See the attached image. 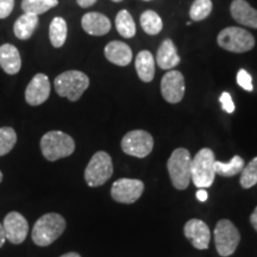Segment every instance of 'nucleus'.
<instances>
[{"label":"nucleus","instance_id":"13","mask_svg":"<svg viewBox=\"0 0 257 257\" xmlns=\"http://www.w3.org/2000/svg\"><path fill=\"white\" fill-rule=\"evenodd\" d=\"M50 95V81L46 74L38 73L25 89V100L29 105L38 106L48 100Z\"/></svg>","mask_w":257,"mask_h":257},{"label":"nucleus","instance_id":"30","mask_svg":"<svg viewBox=\"0 0 257 257\" xmlns=\"http://www.w3.org/2000/svg\"><path fill=\"white\" fill-rule=\"evenodd\" d=\"M237 83L248 92H251L253 89L252 78L245 69H239V72L237 73Z\"/></svg>","mask_w":257,"mask_h":257},{"label":"nucleus","instance_id":"39","mask_svg":"<svg viewBox=\"0 0 257 257\" xmlns=\"http://www.w3.org/2000/svg\"><path fill=\"white\" fill-rule=\"evenodd\" d=\"M112 2H115V3H119V2H121V0H112Z\"/></svg>","mask_w":257,"mask_h":257},{"label":"nucleus","instance_id":"15","mask_svg":"<svg viewBox=\"0 0 257 257\" xmlns=\"http://www.w3.org/2000/svg\"><path fill=\"white\" fill-rule=\"evenodd\" d=\"M234 21L244 27L257 29V10L249 5L245 0H233L230 8Z\"/></svg>","mask_w":257,"mask_h":257},{"label":"nucleus","instance_id":"25","mask_svg":"<svg viewBox=\"0 0 257 257\" xmlns=\"http://www.w3.org/2000/svg\"><path fill=\"white\" fill-rule=\"evenodd\" d=\"M141 27L146 34L154 36V35L160 34L163 28V23L162 19L155 11L148 10L141 16Z\"/></svg>","mask_w":257,"mask_h":257},{"label":"nucleus","instance_id":"21","mask_svg":"<svg viewBox=\"0 0 257 257\" xmlns=\"http://www.w3.org/2000/svg\"><path fill=\"white\" fill-rule=\"evenodd\" d=\"M38 27V16L24 14L16 21L14 32L19 40H29Z\"/></svg>","mask_w":257,"mask_h":257},{"label":"nucleus","instance_id":"24","mask_svg":"<svg viewBox=\"0 0 257 257\" xmlns=\"http://www.w3.org/2000/svg\"><path fill=\"white\" fill-rule=\"evenodd\" d=\"M115 27H117V31L125 38H133L136 35V24L126 10H121L118 12L115 17Z\"/></svg>","mask_w":257,"mask_h":257},{"label":"nucleus","instance_id":"36","mask_svg":"<svg viewBox=\"0 0 257 257\" xmlns=\"http://www.w3.org/2000/svg\"><path fill=\"white\" fill-rule=\"evenodd\" d=\"M5 240H6V237H5L4 227H3V224H0V248H2V246L4 245Z\"/></svg>","mask_w":257,"mask_h":257},{"label":"nucleus","instance_id":"27","mask_svg":"<svg viewBox=\"0 0 257 257\" xmlns=\"http://www.w3.org/2000/svg\"><path fill=\"white\" fill-rule=\"evenodd\" d=\"M212 12L211 0H195L189 10V17L193 22H200L206 19Z\"/></svg>","mask_w":257,"mask_h":257},{"label":"nucleus","instance_id":"1","mask_svg":"<svg viewBox=\"0 0 257 257\" xmlns=\"http://www.w3.org/2000/svg\"><path fill=\"white\" fill-rule=\"evenodd\" d=\"M66 230V220L59 213H47L42 216L32 227L31 237L38 246L53 244Z\"/></svg>","mask_w":257,"mask_h":257},{"label":"nucleus","instance_id":"31","mask_svg":"<svg viewBox=\"0 0 257 257\" xmlns=\"http://www.w3.org/2000/svg\"><path fill=\"white\" fill-rule=\"evenodd\" d=\"M15 8V0H0V19L8 18Z\"/></svg>","mask_w":257,"mask_h":257},{"label":"nucleus","instance_id":"12","mask_svg":"<svg viewBox=\"0 0 257 257\" xmlns=\"http://www.w3.org/2000/svg\"><path fill=\"white\" fill-rule=\"evenodd\" d=\"M3 227H4L6 239H9L12 244L23 243L29 232L28 220L23 214L16 211L6 214Z\"/></svg>","mask_w":257,"mask_h":257},{"label":"nucleus","instance_id":"26","mask_svg":"<svg viewBox=\"0 0 257 257\" xmlns=\"http://www.w3.org/2000/svg\"><path fill=\"white\" fill-rule=\"evenodd\" d=\"M57 5H59L57 0H23L22 9H23L24 14L40 16L46 14L47 11Z\"/></svg>","mask_w":257,"mask_h":257},{"label":"nucleus","instance_id":"20","mask_svg":"<svg viewBox=\"0 0 257 257\" xmlns=\"http://www.w3.org/2000/svg\"><path fill=\"white\" fill-rule=\"evenodd\" d=\"M136 70L140 79L144 82H150L155 76V60L153 54L148 50H142L136 56Z\"/></svg>","mask_w":257,"mask_h":257},{"label":"nucleus","instance_id":"6","mask_svg":"<svg viewBox=\"0 0 257 257\" xmlns=\"http://www.w3.org/2000/svg\"><path fill=\"white\" fill-rule=\"evenodd\" d=\"M218 46L231 53H246L255 47V38L245 29L229 27L219 32Z\"/></svg>","mask_w":257,"mask_h":257},{"label":"nucleus","instance_id":"28","mask_svg":"<svg viewBox=\"0 0 257 257\" xmlns=\"http://www.w3.org/2000/svg\"><path fill=\"white\" fill-rule=\"evenodd\" d=\"M17 143V134L12 127H0V156H4L14 149Z\"/></svg>","mask_w":257,"mask_h":257},{"label":"nucleus","instance_id":"34","mask_svg":"<svg viewBox=\"0 0 257 257\" xmlns=\"http://www.w3.org/2000/svg\"><path fill=\"white\" fill-rule=\"evenodd\" d=\"M197 198L199 201L204 202L207 200L208 198V194H207V191H205V188H199V191L197 192Z\"/></svg>","mask_w":257,"mask_h":257},{"label":"nucleus","instance_id":"29","mask_svg":"<svg viewBox=\"0 0 257 257\" xmlns=\"http://www.w3.org/2000/svg\"><path fill=\"white\" fill-rule=\"evenodd\" d=\"M240 174V186L244 189H249L257 184V156L249 162V165L244 167Z\"/></svg>","mask_w":257,"mask_h":257},{"label":"nucleus","instance_id":"9","mask_svg":"<svg viewBox=\"0 0 257 257\" xmlns=\"http://www.w3.org/2000/svg\"><path fill=\"white\" fill-rule=\"evenodd\" d=\"M154 138L144 130H134L127 133L121 140V150L130 156L143 159L153 152Z\"/></svg>","mask_w":257,"mask_h":257},{"label":"nucleus","instance_id":"2","mask_svg":"<svg viewBox=\"0 0 257 257\" xmlns=\"http://www.w3.org/2000/svg\"><path fill=\"white\" fill-rule=\"evenodd\" d=\"M41 150L48 161L54 162L72 155L75 150V142L62 131H49L42 137Z\"/></svg>","mask_w":257,"mask_h":257},{"label":"nucleus","instance_id":"37","mask_svg":"<svg viewBox=\"0 0 257 257\" xmlns=\"http://www.w3.org/2000/svg\"><path fill=\"white\" fill-rule=\"evenodd\" d=\"M61 257H81V256L76 252H68V253H64V255H62Z\"/></svg>","mask_w":257,"mask_h":257},{"label":"nucleus","instance_id":"38","mask_svg":"<svg viewBox=\"0 0 257 257\" xmlns=\"http://www.w3.org/2000/svg\"><path fill=\"white\" fill-rule=\"evenodd\" d=\"M2 181H3V173L0 172V182H2Z\"/></svg>","mask_w":257,"mask_h":257},{"label":"nucleus","instance_id":"32","mask_svg":"<svg viewBox=\"0 0 257 257\" xmlns=\"http://www.w3.org/2000/svg\"><path fill=\"white\" fill-rule=\"evenodd\" d=\"M220 102H221V107L225 112L227 113H232L234 111V104L232 101V98L227 92H224L223 94L220 95Z\"/></svg>","mask_w":257,"mask_h":257},{"label":"nucleus","instance_id":"18","mask_svg":"<svg viewBox=\"0 0 257 257\" xmlns=\"http://www.w3.org/2000/svg\"><path fill=\"white\" fill-rule=\"evenodd\" d=\"M0 67L10 75H15L21 70L22 59L18 49L15 46L3 44L0 47Z\"/></svg>","mask_w":257,"mask_h":257},{"label":"nucleus","instance_id":"17","mask_svg":"<svg viewBox=\"0 0 257 257\" xmlns=\"http://www.w3.org/2000/svg\"><path fill=\"white\" fill-rule=\"evenodd\" d=\"M105 57L117 66L125 67L133 61V50L126 43L120 41H112L105 47Z\"/></svg>","mask_w":257,"mask_h":257},{"label":"nucleus","instance_id":"4","mask_svg":"<svg viewBox=\"0 0 257 257\" xmlns=\"http://www.w3.org/2000/svg\"><path fill=\"white\" fill-rule=\"evenodd\" d=\"M88 86V76L79 70L64 72L60 74L54 81V87L57 94L69 99L70 101H78Z\"/></svg>","mask_w":257,"mask_h":257},{"label":"nucleus","instance_id":"11","mask_svg":"<svg viewBox=\"0 0 257 257\" xmlns=\"http://www.w3.org/2000/svg\"><path fill=\"white\" fill-rule=\"evenodd\" d=\"M161 93L166 101L178 104L185 95V78L179 70H170L161 80Z\"/></svg>","mask_w":257,"mask_h":257},{"label":"nucleus","instance_id":"7","mask_svg":"<svg viewBox=\"0 0 257 257\" xmlns=\"http://www.w3.org/2000/svg\"><path fill=\"white\" fill-rule=\"evenodd\" d=\"M113 174V163L111 156L105 152H98L92 156L85 170L86 184L89 187L102 186Z\"/></svg>","mask_w":257,"mask_h":257},{"label":"nucleus","instance_id":"10","mask_svg":"<svg viewBox=\"0 0 257 257\" xmlns=\"http://www.w3.org/2000/svg\"><path fill=\"white\" fill-rule=\"evenodd\" d=\"M144 184L137 179H119L112 185L111 197L120 204H134L142 197Z\"/></svg>","mask_w":257,"mask_h":257},{"label":"nucleus","instance_id":"5","mask_svg":"<svg viewBox=\"0 0 257 257\" xmlns=\"http://www.w3.org/2000/svg\"><path fill=\"white\" fill-rule=\"evenodd\" d=\"M191 154L185 148L175 149L170 155L167 168H168L172 184L179 191H184L191 182Z\"/></svg>","mask_w":257,"mask_h":257},{"label":"nucleus","instance_id":"35","mask_svg":"<svg viewBox=\"0 0 257 257\" xmlns=\"http://www.w3.org/2000/svg\"><path fill=\"white\" fill-rule=\"evenodd\" d=\"M250 223H251L253 229L257 231V207L253 210L251 216H250Z\"/></svg>","mask_w":257,"mask_h":257},{"label":"nucleus","instance_id":"23","mask_svg":"<svg viewBox=\"0 0 257 257\" xmlns=\"http://www.w3.org/2000/svg\"><path fill=\"white\" fill-rule=\"evenodd\" d=\"M67 23L63 18L55 17L50 23L49 28V37L53 47L61 48L67 40Z\"/></svg>","mask_w":257,"mask_h":257},{"label":"nucleus","instance_id":"8","mask_svg":"<svg viewBox=\"0 0 257 257\" xmlns=\"http://www.w3.org/2000/svg\"><path fill=\"white\" fill-rule=\"evenodd\" d=\"M214 242L218 253L221 257L231 256L240 242V233L229 219H221L214 229Z\"/></svg>","mask_w":257,"mask_h":257},{"label":"nucleus","instance_id":"14","mask_svg":"<svg viewBox=\"0 0 257 257\" xmlns=\"http://www.w3.org/2000/svg\"><path fill=\"white\" fill-rule=\"evenodd\" d=\"M186 238L192 243L195 249L206 250L211 239V232L207 224L200 219H191L184 227Z\"/></svg>","mask_w":257,"mask_h":257},{"label":"nucleus","instance_id":"33","mask_svg":"<svg viewBox=\"0 0 257 257\" xmlns=\"http://www.w3.org/2000/svg\"><path fill=\"white\" fill-rule=\"evenodd\" d=\"M76 3H78V5L80 6V8H91V6H93L96 3V0H76Z\"/></svg>","mask_w":257,"mask_h":257},{"label":"nucleus","instance_id":"22","mask_svg":"<svg viewBox=\"0 0 257 257\" xmlns=\"http://www.w3.org/2000/svg\"><path fill=\"white\" fill-rule=\"evenodd\" d=\"M244 168V160L242 157L236 155L231 159L230 162H220V161H216L214 162V173L224 178H231L239 174Z\"/></svg>","mask_w":257,"mask_h":257},{"label":"nucleus","instance_id":"19","mask_svg":"<svg viewBox=\"0 0 257 257\" xmlns=\"http://www.w3.org/2000/svg\"><path fill=\"white\" fill-rule=\"evenodd\" d=\"M180 56L172 40H165L157 50L156 62L161 69H172L180 63Z\"/></svg>","mask_w":257,"mask_h":257},{"label":"nucleus","instance_id":"40","mask_svg":"<svg viewBox=\"0 0 257 257\" xmlns=\"http://www.w3.org/2000/svg\"><path fill=\"white\" fill-rule=\"evenodd\" d=\"M146 2H149V0H146Z\"/></svg>","mask_w":257,"mask_h":257},{"label":"nucleus","instance_id":"16","mask_svg":"<svg viewBox=\"0 0 257 257\" xmlns=\"http://www.w3.org/2000/svg\"><path fill=\"white\" fill-rule=\"evenodd\" d=\"M82 29L92 36H104L111 30V22L105 15L88 12L81 19Z\"/></svg>","mask_w":257,"mask_h":257},{"label":"nucleus","instance_id":"3","mask_svg":"<svg viewBox=\"0 0 257 257\" xmlns=\"http://www.w3.org/2000/svg\"><path fill=\"white\" fill-rule=\"evenodd\" d=\"M214 162L216 157L210 148H202L192 160L191 181L198 188L211 187L214 181Z\"/></svg>","mask_w":257,"mask_h":257}]
</instances>
